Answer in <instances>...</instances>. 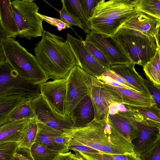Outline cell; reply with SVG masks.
<instances>
[{
    "label": "cell",
    "mask_w": 160,
    "mask_h": 160,
    "mask_svg": "<svg viewBox=\"0 0 160 160\" xmlns=\"http://www.w3.org/2000/svg\"><path fill=\"white\" fill-rule=\"evenodd\" d=\"M34 50L38 62L49 78H66L75 66H79L67 41L46 30H43Z\"/></svg>",
    "instance_id": "1"
},
{
    "label": "cell",
    "mask_w": 160,
    "mask_h": 160,
    "mask_svg": "<svg viewBox=\"0 0 160 160\" xmlns=\"http://www.w3.org/2000/svg\"><path fill=\"white\" fill-rule=\"evenodd\" d=\"M137 10L135 0H100L88 20L89 30L103 37L114 36Z\"/></svg>",
    "instance_id": "2"
},
{
    "label": "cell",
    "mask_w": 160,
    "mask_h": 160,
    "mask_svg": "<svg viewBox=\"0 0 160 160\" xmlns=\"http://www.w3.org/2000/svg\"><path fill=\"white\" fill-rule=\"evenodd\" d=\"M69 145L85 146L103 153L114 154L119 137L111 131L108 119H95L85 126L74 127Z\"/></svg>",
    "instance_id": "3"
},
{
    "label": "cell",
    "mask_w": 160,
    "mask_h": 160,
    "mask_svg": "<svg viewBox=\"0 0 160 160\" xmlns=\"http://www.w3.org/2000/svg\"><path fill=\"white\" fill-rule=\"evenodd\" d=\"M6 61L21 76L41 85L49 78L35 56L13 38L0 40Z\"/></svg>",
    "instance_id": "4"
},
{
    "label": "cell",
    "mask_w": 160,
    "mask_h": 160,
    "mask_svg": "<svg viewBox=\"0 0 160 160\" xmlns=\"http://www.w3.org/2000/svg\"><path fill=\"white\" fill-rule=\"evenodd\" d=\"M114 37L132 63L143 67L154 56L158 47L155 37L132 29L120 28Z\"/></svg>",
    "instance_id": "5"
},
{
    "label": "cell",
    "mask_w": 160,
    "mask_h": 160,
    "mask_svg": "<svg viewBox=\"0 0 160 160\" xmlns=\"http://www.w3.org/2000/svg\"><path fill=\"white\" fill-rule=\"evenodd\" d=\"M40 85L19 75L6 61L0 62V98L18 95L32 101L41 94Z\"/></svg>",
    "instance_id": "6"
},
{
    "label": "cell",
    "mask_w": 160,
    "mask_h": 160,
    "mask_svg": "<svg viewBox=\"0 0 160 160\" xmlns=\"http://www.w3.org/2000/svg\"><path fill=\"white\" fill-rule=\"evenodd\" d=\"M14 17L20 38H32L42 36L43 20L38 15L39 9L33 0H14L11 1Z\"/></svg>",
    "instance_id": "7"
},
{
    "label": "cell",
    "mask_w": 160,
    "mask_h": 160,
    "mask_svg": "<svg viewBox=\"0 0 160 160\" xmlns=\"http://www.w3.org/2000/svg\"><path fill=\"white\" fill-rule=\"evenodd\" d=\"M65 114L69 115L77 104L85 97L90 95L92 85V76L76 65L66 78Z\"/></svg>",
    "instance_id": "8"
},
{
    "label": "cell",
    "mask_w": 160,
    "mask_h": 160,
    "mask_svg": "<svg viewBox=\"0 0 160 160\" xmlns=\"http://www.w3.org/2000/svg\"><path fill=\"white\" fill-rule=\"evenodd\" d=\"M31 102L38 120L62 133H72L74 125L70 117L62 118L58 116L41 94Z\"/></svg>",
    "instance_id": "9"
},
{
    "label": "cell",
    "mask_w": 160,
    "mask_h": 160,
    "mask_svg": "<svg viewBox=\"0 0 160 160\" xmlns=\"http://www.w3.org/2000/svg\"><path fill=\"white\" fill-rule=\"evenodd\" d=\"M92 77V85L90 96L94 108L95 119H106L111 105L113 103L122 104V101L117 94L105 88L100 80L94 76Z\"/></svg>",
    "instance_id": "10"
},
{
    "label": "cell",
    "mask_w": 160,
    "mask_h": 160,
    "mask_svg": "<svg viewBox=\"0 0 160 160\" xmlns=\"http://www.w3.org/2000/svg\"><path fill=\"white\" fill-rule=\"evenodd\" d=\"M85 41L92 43L100 49L110 60L112 66L132 63L114 36L103 37L89 30L86 33Z\"/></svg>",
    "instance_id": "11"
},
{
    "label": "cell",
    "mask_w": 160,
    "mask_h": 160,
    "mask_svg": "<svg viewBox=\"0 0 160 160\" xmlns=\"http://www.w3.org/2000/svg\"><path fill=\"white\" fill-rule=\"evenodd\" d=\"M66 78L47 81L40 85L41 94L54 112L60 117H69L65 114Z\"/></svg>",
    "instance_id": "12"
},
{
    "label": "cell",
    "mask_w": 160,
    "mask_h": 160,
    "mask_svg": "<svg viewBox=\"0 0 160 160\" xmlns=\"http://www.w3.org/2000/svg\"><path fill=\"white\" fill-rule=\"evenodd\" d=\"M108 118L127 138L132 141L138 136L136 122H142L144 118L134 107L127 105V109L109 113Z\"/></svg>",
    "instance_id": "13"
},
{
    "label": "cell",
    "mask_w": 160,
    "mask_h": 160,
    "mask_svg": "<svg viewBox=\"0 0 160 160\" xmlns=\"http://www.w3.org/2000/svg\"><path fill=\"white\" fill-rule=\"evenodd\" d=\"M66 40L78 62L79 66L85 72L97 78L108 70L94 58L84 46L83 40L74 38L68 32Z\"/></svg>",
    "instance_id": "14"
},
{
    "label": "cell",
    "mask_w": 160,
    "mask_h": 160,
    "mask_svg": "<svg viewBox=\"0 0 160 160\" xmlns=\"http://www.w3.org/2000/svg\"><path fill=\"white\" fill-rule=\"evenodd\" d=\"M37 120L38 132L35 143L60 151L62 153L69 152L68 147L72 138L70 135L62 133Z\"/></svg>",
    "instance_id": "15"
},
{
    "label": "cell",
    "mask_w": 160,
    "mask_h": 160,
    "mask_svg": "<svg viewBox=\"0 0 160 160\" xmlns=\"http://www.w3.org/2000/svg\"><path fill=\"white\" fill-rule=\"evenodd\" d=\"M160 24V19L137 10L120 28L136 30L155 38L157 29Z\"/></svg>",
    "instance_id": "16"
},
{
    "label": "cell",
    "mask_w": 160,
    "mask_h": 160,
    "mask_svg": "<svg viewBox=\"0 0 160 160\" xmlns=\"http://www.w3.org/2000/svg\"><path fill=\"white\" fill-rule=\"evenodd\" d=\"M136 123L138 129V136L133 144L135 153L140 157L154 145L160 135L157 126L144 122H136Z\"/></svg>",
    "instance_id": "17"
},
{
    "label": "cell",
    "mask_w": 160,
    "mask_h": 160,
    "mask_svg": "<svg viewBox=\"0 0 160 160\" xmlns=\"http://www.w3.org/2000/svg\"><path fill=\"white\" fill-rule=\"evenodd\" d=\"M101 82L104 87L114 92L120 97L123 104L143 108L151 107L155 104L152 96L128 88L114 87Z\"/></svg>",
    "instance_id": "18"
},
{
    "label": "cell",
    "mask_w": 160,
    "mask_h": 160,
    "mask_svg": "<svg viewBox=\"0 0 160 160\" xmlns=\"http://www.w3.org/2000/svg\"><path fill=\"white\" fill-rule=\"evenodd\" d=\"M11 2V0L0 1V40L15 38L19 33Z\"/></svg>",
    "instance_id": "19"
},
{
    "label": "cell",
    "mask_w": 160,
    "mask_h": 160,
    "mask_svg": "<svg viewBox=\"0 0 160 160\" xmlns=\"http://www.w3.org/2000/svg\"><path fill=\"white\" fill-rule=\"evenodd\" d=\"M69 117L75 128L85 126L95 119L94 109L90 95L85 97L77 104Z\"/></svg>",
    "instance_id": "20"
},
{
    "label": "cell",
    "mask_w": 160,
    "mask_h": 160,
    "mask_svg": "<svg viewBox=\"0 0 160 160\" xmlns=\"http://www.w3.org/2000/svg\"><path fill=\"white\" fill-rule=\"evenodd\" d=\"M135 65L131 63L112 65L111 70L123 78L141 93L152 96L145 84L144 79L136 71Z\"/></svg>",
    "instance_id": "21"
},
{
    "label": "cell",
    "mask_w": 160,
    "mask_h": 160,
    "mask_svg": "<svg viewBox=\"0 0 160 160\" xmlns=\"http://www.w3.org/2000/svg\"><path fill=\"white\" fill-rule=\"evenodd\" d=\"M30 120L9 121L0 125V143L8 142L19 143Z\"/></svg>",
    "instance_id": "22"
},
{
    "label": "cell",
    "mask_w": 160,
    "mask_h": 160,
    "mask_svg": "<svg viewBox=\"0 0 160 160\" xmlns=\"http://www.w3.org/2000/svg\"><path fill=\"white\" fill-rule=\"evenodd\" d=\"M27 100L18 95L0 98V126L6 122L8 115L16 108Z\"/></svg>",
    "instance_id": "23"
},
{
    "label": "cell",
    "mask_w": 160,
    "mask_h": 160,
    "mask_svg": "<svg viewBox=\"0 0 160 160\" xmlns=\"http://www.w3.org/2000/svg\"><path fill=\"white\" fill-rule=\"evenodd\" d=\"M143 70L148 81L160 85V48L158 47L154 56L143 67Z\"/></svg>",
    "instance_id": "24"
},
{
    "label": "cell",
    "mask_w": 160,
    "mask_h": 160,
    "mask_svg": "<svg viewBox=\"0 0 160 160\" xmlns=\"http://www.w3.org/2000/svg\"><path fill=\"white\" fill-rule=\"evenodd\" d=\"M35 118L31 101L27 100L18 106L10 113L6 122L9 121L32 119Z\"/></svg>",
    "instance_id": "25"
},
{
    "label": "cell",
    "mask_w": 160,
    "mask_h": 160,
    "mask_svg": "<svg viewBox=\"0 0 160 160\" xmlns=\"http://www.w3.org/2000/svg\"><path fill=\"white\" fill-rule=\"evenodd\" d=\"M38 132V126L36 118L30 120L25 130L21 141L18 143V148L30 149L36 142Z\"/></svg>",
    "instance_id": "26"
},
{
    "label": "cell",
    "mask_w": 160,
    "mask_h": 160,
    "mask_svg": "<svg viewBox=\"0 0 160 160\" xmlns=\"http://www.w3.org/2000/svg\"><path fill=\"white\" fill-rule=\"evenodd\" d=\"M34 160H54L61 152L51 149L41 144L35 143L30 149Z\"/></svg>",
    "instance_id": "27"
},
{
    "label": "cell",
    "mask_w": 160,
    "mask_h": 160,
    "mask_svg": "<svg viewBox=\"0 0 160 160\" xmlns=\"http://www.w3.org/2000/svg\"><path fill=\"white\" fill-rule=\"evenodd\" d=\"M67 11L73 16L79 18L88 32L89 31L88 20L84 12L81 0H62Z\"/></svg>",
    "instance_id": "28"
},
{
    "label": "cell",
    "mask_w": 160,
    "mask_h": 160,
    "mask_svg": "<svg viewBox=\"0 0 160 160\" xmlns=\"http://www.w3.org/2000/svg\"><path fill=\"white\" fill-rule=\"evenodd\" d=\"M78 151L87 160H137L135 154H110L100 152L96 153L84 152Z\"/></svg>",
    "instance_id": "29"
},
{
    "label": "cell",
    "mask_w": 160,
    "mask_h": 160,
    "mask_svg": "<svg viewBox=\"0 0 160 160\" xmlns=\"http://www.w3.org/2000/svg\"><path fill=\"white\" fill-rule=\"evenodd\" d=\"M138 10L160 20V0H135Z\"/></svg>",
    "instance_id": "30"
},
{
    "label": "cell",
    "mask_w": 160,
    "mask_h": 160,
    "mask_svg": "<svg viewBox=\"0 0 160 160\" xmlns=\"http://www.w3.org/2000/svg\"><path fill=\"white\" fill-rule=\"evenodd\" d=\"M134 107L143 117V121L158 127L160 125V110L154 105L151 107Z\"/></svg>",
    "instance_id": "31"
},
{
    "label": "cell",
    "mask_w": 160,
    "mask_h": 160,
    "mask_svg": "<svg viewBox=\"0 0 160 160\" xmlns=\"http://www.w3.org/2000/svg\"><path fill=\"white\" fill-rule=\"evenodd\" d=\"M83 41L84 46L97 60L107 69L111 70V62L103 52L92 43L83 40Z\"/></svg>",
    "instance_id": "32"
},
{
    "label": "cell",
    "mask_w": 160,
    "mask_h": 160,
    "mask_svg": "<svg viewBox=\"0 0 160 160\" xmlns=\"http://www.w3.org/2000/svg\"><path fill=\"white\" fill-rule=\"evenodd\" d=\"M18 148L16 142L0 143V160H13Z\"/></svg>",
    "instance_id": "33"
},
{
    "label": "cell",
    "mask_w": 160,
    "mask_h": 160,
    "mask_svg": "<svg viewBox=\"0 0 160 160\" xmlns=\"http://www.w3.org/2000/svg\"><path fill=\"white\" fill-rule=\"evenodd\" d=\"M62 3V8L59 11L60 19L68 24L70 27L72 26L78 27L87 33L88 32L81 20L70 13L67 10L64 4Z\"/></svg>",
    "instance_id": "34"
},
{
    "label": "cell",
    "mask_w": 160,
    "mask_h": 160,
    "mask_svg": "<svg viewBox=\"0 0 160 160\" xmlns=\"http://www.w3.org/2000/svg\"><path fill=\"white\" fill-rule=\"evenodd\" d=\"M139 157L142 160H160V135L154 145Z\"/></svg>",
    "instance_id": "35"
},
{
    "label": "cell",
    "mask_w": 160,
    "mask_h": 160,
    "mask_svg": "<svg viewBox=\"0 0 160 160\" xmlns=\"http://www.w3.org/2000/svg\"><path fill=\"white\" fill-rule=\"evenodd\" d=\"M144 81L154 100V106L160 110V85L154 84L145 79Z\"/></svg>",
    "instance_id": "36"
},
{
    "label": "cell",
    "mask_w": 160,
    "mask_h": 160,
    "mask_svg": "<svg viewBox=\"0 0 160 160\" xmlns=\"http://www.w3.org/2000/svg\"><path fill=\"white\" fill-rule=\"evenodd\" d=\"M102 76L109 77L112 79L125 86L128 88L138 92L141 93L136 88L127 82L123 78L111 70L106 71L103 73Z\"/></svg>",
    "instance_id": "37"
},
{
    "label": "cell",
    "mask_w": 160,
    "mask_h": 160,
    "mask_svg": "<svg viewBox=\"0 0 160 160\" xmlns=\"http://www.w3.org/2000/svg\"><path fill=\"white\" fill-rule=\"evenodd\" d=\"M38 15L43 20L51 25L56 26L59 31H61L63 29L71 27L68 24L65 22L60 19L46 16L39 13Z\"/></svg>",
    "instance_id": "38"
},
{
    "label": "cell",
    "mask_w": 160,
    "mask_h": 160,
    "mask_svg": "<svg viewBox=\"0 0 160 160\" xmlns=\"http://www.w3.org/2000/svg\"><path fill=\"white\" fill-rule=\"evenodd\" d=\"M100 0H81L83 9L88 20L92 17L94 9Z\"/></svg>",
    "instance_id": "39"
},
{
    "label": "cell",
    "mask_w": 160,
    "mask_h": 160,
    "mask_svg": "<svg viewBox=\"0 0 160 160\" xmlns=\"http://www.w3.org/2000/svg\"><path fill=\"white\" fill-rule=\"evenodd\" d=\"M13 160H34L30 149L18 148L15 155Z\"/></svg>",
    "instance_id": "40"
},
{
    "label": "cell",
    "mask_w": 160,
    "mask_h": 160,
    "mask_svg": "<svg viewBox=\"0 0 160 160\" xmlns=\"http://www.w3.org/2000/svg\"><path fill=\"white\" fill-rule=\"evenodd\" d=\"M68 148L69 150H71L74 152L78 151L82 152L89 153L100 152L99 151L94 149L82 145H69Z\"/></svg>",
    "instance_id": "41"
},
{
    "label": "cell",
    "mask_w": 160,
    "mask_h": 160,
    "mask_svg": "<svg viewBox=\"0 0 160 160\" xmlns=\"http://www.w3.org/2000/svg\"><path fill=\"white\" fill-rule=\"evenodd\" d=\"M71 152L66 153H60L54 160H71Z\"/></svg>",
    "instance_id": "42"
},
{
    "label": "cell",
    "mask_w": 160,
    "mask_h": 160,
    "mask_svg": "<svg viewBox=\"0 0 160 160\" xmlns=\"http://www.w3.org/2000/svg\"><path fill=\"white\" fill-rule=\"evenodd\" d=\"M75 153H71V160H87L79 152L77 151H75Z\"/></svg>",
    "instance_id": "43"
},
{
    "label": "cell",
    "mask_w": 160,
    "mask_h": 160,
    "mask_svg": "<svg viewBox=\"0 0 160 160\" xmlns=\"http://www.w3.org/2000/svg\"><path fill=\"white\" fill-rule=\"evenodd\" d=\"M155 38L158 47L160 48V24L157 29Z\"/></svg>",
    "instance_id": "44"
},
{
    "label": "cell",
    "mask_w": 160,
    "mask_h": 160,
    "mask_svg": "<svg viewBox=\"0 0 160 160\" xmlns=\"http://www.w3.org/2000/svg\"><path fill=\"white\" fill-rule=\"evenodd\" d=\"M137 160H142L141 158L138 157L137 156Z\"/></svg>",
    "instance_id": "45"
},
{
    "label": "cell",
    "mask_w": 160,
    "mask_h": 160,
    "mask_svg": "<svg viewBox=\"0 0 160 160\" xmlns=\"http://www.w3.org/2000/svg\"><path fill=\"white\" fill-rule=\"evenodd\" d=\"M159 130V133L160 135V125L158 127Z\"/></svg>",
    "instance_id": "46"
}]
</instances>
